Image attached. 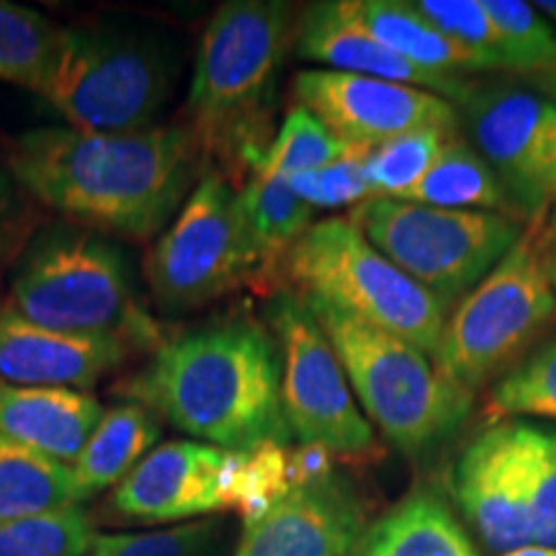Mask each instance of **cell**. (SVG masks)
Returning a JSON list of instances; mask_svg holds the SVG:
<instances>
[{
  "label": "cell",
  "instance_id": "cell-31",
  "mask_svg": "<svg viewBox=\"0 0 556 556\" xmlns=\"http://www.w3.org/2000/svg\"><path fill=\"white\" fill-rule=\"evenodd\" d=\"M495 24L505 70L546 73L556 67V29L531 3L520 0H482Z\"/></svg>",
  "mask_w": 556,
  "mask_h": 556
},
{
  "label": "cell",
  "instance_id": "cell-15",
  "mask_svg": "<svg viewBox=\"0 0 556 556\" xmlns=\"http://www.w3.org/2000/svg\"><path fill=\"white\" fill-rule=\"evenodd\" d=\"M368 523L358 486L325 464L248 520L235 556H348Z\"/></svg>",
  "mask_w": 556,
  "mask_h": 556
},
{
  "label": "cell",
  "instance_id": "cell-34",
  "mask_svg": "<svg viewBox=\"0 0 556 556\" xmlns=\"http://www.w3.org/2000/svg\"><path fill=\"white\" fill-rule=\"evenodd\" d=\"M366 155L368 150L351 148L336 163L289 178L287 184L312 208H336L351 204L358 206L374 199L371 186H368L366 178Z\"/></svg>",
  "mask_w": 556,
  "mask_h": 556
},
{
  "label": "cell",
  "instance_id": "cell-18",
  "mask_svg": "<svg viewBox=\"0 0 556 556\" xmlns=\"http://www.w3.org/2000/svg\"><path fill=\"white\" fill-rule=\"evenodd\" d=\"M294 50L302 60L319 62L332 73L364 75V78L422 88L446 101L456 99L464 103L471 93L467 78L428 73L374 39L358 21L351 18L343 0L312 3L302 11L296 21Z\"/></svg>",
  "mask_w": 556,
  "mask_h": 556
},
{
  "label": "cell",
  "instance_id": "cell-35",
  "mask_svg": "<svg viewBox=\"0 0 556 556\" xmlns=\"http://www.w3.org/2000/svg\"><path fill=\"white\" fill-rule=\"evenodd\" d=\"M413 5L456 45L482 54L495 70H505L497 29L486 16L482 0H415Z\"/></svg>",
  "mask_w": 556,
  "mask_h": 556
},
{
  "label": "cell",
  "instance_id": "cell-27",
  "mask_svg": "<svg viewBox=\"0 0 556 556\" xmlns=\"http://www.w3.org/2000/svg\"><path fill=\"white\" fill-rule=\"evenodd\" d=\"M490 422L513 417H541L556 422V338L533 348L528 356L492 384L486 394Z\"/></svg>",
  "mask_w": 556,
  "mask_h": 556
},
{
  "label": "cell",
  "instance_id": "cell-12",
  "mask_svg": "<svg viewBox=\"0 0 556 556\" xmlns=\"http://www.w3.org/2000/svg\"><path fill=\"white\" fill-rule=\"evenodd\" d=\"M258 495L253 451H222L197 441H168L150 451L114 486L111 507L139 523H189L219 510L250 518Z\"/></svg>",
  "mask_w": 556,
  "mask_h": 556
},
{
  "label": "cell",
  "instance_id": "cell-13",
  "mask_svg": "<svg viewBox=\"0 0 556 556\" xmlns=\"http://www.w3.org/2000/svg\"><path fill=\"white\" fill-rule=\"evenodd\" d=\"M464 119L518 222L533 225L556 197V103L536 90L486 86L467 96Z\"/></svg>",
  "mask_w": 556,
  "mask_h": 556
},
{
  "label": "cell",
  "instance_id": "cell-9",
  "mask_svg": "<svg viewBox=\"0 0 556 556\" xmlns=\"http://www.w3.org/2000/svg\"><path fill=\"white\" fill-rule=\"evenodd\" d=\"M351 222L402 274L451 304L462 302L523 238L520 222L402 199H368Z\"/></svg>",
  "mask_w": 556,
  "mask_h": 556
},
{
  "label": "cell",
  "instance_id": "cell-33",
  "mask_svg": "<svg viewBox=\"0 0 556 556\" xmlns=\"http://www.w3.org/2000/svg\"><path fill=\"white\" fill-rule=\"evenodd\" d=\"M219 523L189 520L142 533H96L88 556H217Z\"/></svg>",
  "mask_w": 556,
  "mask_h": 556
},
{
  "label": "cell",
  "instance_id": "cell-29",
  "mask_svg": "<svg viewBox=\"0 0 556 556\" xmlns=\"http://www.w3.org/2000/svg\"><path fill=\"white\" fill-rule=\"evenodd\" d=\"M513 422V443L531 513L533 544L556 548V430Z\"/></svg>",
  "mask_w": 556,
  "mask_h": 556
},
{
  "label": "cell",
  "instance_id": "cell-11",
  "mask_svg": "<svg viewBox=\"0 0 556 556\" xmlns=\"http://www.w3.org/2000/svg\"><path fill=\"white\" fill-rule=\"evenodd\" d=\"M258 270L238 191L219 173L199 178L148 258L150 289L173 309L212 302Z\"/></svg>",
  "mask_w": 556,
  "mask_h": 556
},
{
  "label": "cell",
  "instance_id": "cell-36",
  "mask_svg": "<svg viewBox=\"0 0 556 556\" xmlns=\"http://www.w3.org/2000/svg\"><path fill=\"white\" fill-rule=\"evenodd\" d=\"M536 242V248L544 255L556 253V197L552 199V204L544 208V214L533 222L531 232H528Z\"/></svg>",
  "mask_w": 556,
  "mask_h": 556
},
{
  "label": "cell",
  "instance_id": "cell-26",
  "mask_svg": "<svg viewBox=\"0 0 556 556\" xmlns=\"http://www.w3.org/2000/svg\"><path fill=\"white\" fill-rule=\"evenodd\" d=\"M62 29L39 11L0 0V83L39 93L58 54Z\"/></svg>",
  "mask_w": 556,
  "mask_h": 556
},
{
  "label": "cell",
  "instance_id": "cell-6",
  "mask_svg": "<svg viewBox=\"0 0 556 556\" xmlns=\"http://www.w3.org/2000/svg\"><path fill=\"white\" fill-rule=\"evenodd\" d=\"M281 270L299 294L325 299L426 356L441 343L448 304L402 274L351 219L315 222L289 250Z\"/></svg>",
  "mask_w": 556,
  "mask_h": 556
},
{
  "label": "cell",
  "instance_id": "cell-1",
  "mask_svg": "<svg viewBox=\"0 0 556 556\" xmlns=\"http://www.w3.org/2000/svg\"><path fill=\"white\" fill-rule=\"evenodd\" d=\"M201 150L189 127L122 135L73 127L31 129L13 139V178L54 212L96 229L150 238L189 199Z\"/></svg>",
  "mask_w": 556,
  "mask_h": 556
},
{
  "label": "cell",
  "instance_id": "cell-4",
  "mask_svg": "<svg viewBox=\"0 0 556 556\" xmlns=\"http://www.w3.org/2000/svg\"><path fill=\"white\" fill-rule=\"evenodd\" d=\"M5 307L39 328L116 338L131 351L163 345V332L137 304L124 255L90 229L41 232L13 274Z\"/></svg>",
  "mask_w": 556,
  "mask_h": 556
},
{
  "label": "cell",
  "instance_id": "cell-25",
  "mask_svg": "<svg viewBox=\"0 0 556 556\" xmlns=\"http://www.w3.org/2000/svg\"><path fill=\"white\" fill-rule=\"evenodd\" d=\"M238 199L248 235L261 258V270L281 268L289 250L315 225V208L283 178L253 176Z\"/></svg>",
  "mask_w": 556,
  "mask_h": 556
},
{
  "label": "cell",
  "instance_id": "cell-3",
  "mask_svg": "<svg viewBox=\"0 0 556 556\" xmlns=\"http://www.w3.org/2000/svg\"><path fill=\"white\" fill-rule=\"evenodd\" d=\"M294 37V9L281 0L219 5L201 37L186 106L201 157L255 173L270 144L278 78Z\"/></svg>",
  "mask_w": 556,
  "mask_h": 556
},
{
  "label": "cell",
  "instance_id": "cell-21",
  "mask_svg": "<svg viewBox=\"0 0 556 556\" xmlns=\"http://www.w3.org/2000/svg\"><path fill=\"white\" fill-rule=\"evenodd\" d=\"M343 5L374 39L428 73L464 78L467 73L495 70L482 54L438 31L426 16L415 11L413 0H343Z\"/></svg>",
  "mask_w": 556,
  "mask_h": 556
},
{
  "label": "cell",
  "instance_id": "cell-38",
  "mask_svg": "<svg viewBox=\"0 0 556 556\" xmlns=\"http://www.w3.org/2000/svg\"><path fill=\"white\" fill-rule=\"evenodd\" d=\"M9 201H5L3 193H0V255H3V248H5V240H9Z\"/></svg>",
  "mask_w": 556,
  "mask_h": 556
},
{
  "label": "cell",
  "instance_id": "cell-24",
  "mask_svg": "<svg viewBox=\"0 0 556 556\" xmlns=\"http://www.w3.org/2000/svg\"><path fill=\"white\" fill-rule=\"evenodd\" d=\"M80 503L73 467L0 438V523Z\"/></svg>",
  "mask_w": 556,
  "mask_h": 556
},
{
  "label": "cell",
  "instance_id": "cell-40",
  "mask_svg": "<svg viewBox=\"0 0 556 556\" xmlns=\"http://www.w3.org/2000/svg\"><path fill=\"white\" fill-rule=\"evenodd\" d=\"M531 5H533V9H536L546 21H554V24H556V0H536V3H531Z\"/></svg>",
  "mask_w": 556,
  "mask_h": 556
},
{
  "label": "cell",
  "instance_id": "cell-16",
  "mask_svg": "<svg viewBox=\"0 0 556 556\" xmlns=\"http://www.w3.org/2000/svg\"><path fill=\"white\" fill-rule=\"evenodd\" d=\"M451 497L490 552L507 554L533 544L510 420L490 422L458 454L451 471Z\"/></svg>",
  "mask_w": 556,
  "mask_h": 556
},
{
  "label": "cell",
  "instance_id": "cell-19",
  "mask_svg": "<svg viewBox=\"0 0 556 556\" xmlns=\"http://www.w3.org/2000/svg\"><path fill=\"white\" fill-rule=\"evenodd\" d=\"M106 409L93 394L60 387H16L0 381V438L75 464Z\"/></svg>",
  "mask_w": 556,
  "mask_h": 556
},
{
  "label": "cell",
  "instance_id": "cell-39",
  "mask_svg": "<svg viewBox=\"0 0 556 556\" xmlns=\"http://www.w3.org/2000/svg\"><path fill=\"white\" fill-rule=\"evenodd\" d=\"M503 556H556V548L528 544V546H523V548H516V552H507V554H503Z\"/></svg>",
  "mask_w": 556,
  "mask_h": 556
},
{
  "label": "cell",
  "instance_id": "cell-20",
  "mask_svg": "<svg viewBox=\"0 0 556 556\" xmlns=\"http://www.w3.org/2000/svg\"><path fill=\"white\" fill-rule=\"evenodd\" d=\"M348 556H479L475 541L435 490H415L366 526Z\"/></svg>",
  "mask_w": 556,
  "mask_h": 556
},
{
  "label": "cell",
  "instance_id": "cell-41",
  "mask_svg": "<svg viewBox=\"0 0 556 556\" xmlns=\"http://www.w3.org/2000/svg\"><path fill=\"white\" fill-rule=\"evenodd\" d=\"M546 274H548V281H552L554 294H556V253L546 255Z\"/></svg>",
  "mask_w": 556,
  "mask_h": 556
},
{
  "label": "cell",
  "instance_id": "cell-7",
  "mask_svg": "<svg viewBox=\"0 0 556 556\" xmlns=\"http://www.w3.org/2000/svg\"><path fill=\"white\" fill-rule=\"evenodd\" d=\"M556 317L546 255L523 232L510 253L451 312L433 364L475 394L520 364Z\"/></svg>",
  "mask_w": 556,
  "mask_h": 556
},
{
  "label": "cell",
  "instance_id": "cell-23",
  "mask_svg": "<svg viewBox=\"0 0 556 556\" xmlns=\"http://www.w3.org/2000/svg\"><path fill=\"white\" fill-rule=\"evenodd\" d=\"M400 199L426 206L464 208V212H492L518 222L516 208L507 199L495 170L471 148L469 139L458 135L448 137L426 176Z\"/></svg>",
  "mask_w": 556,
  "mask_h": 556
},
{
  "label": "cell",
  "instance_id": "cell-32",
  "mask_svg": "<svg viewBox=\"0 0 556 556\" xmlns=\"http://www.w3.org/2000/svg\"><path fill=\"white\" fill-rule=\"evenodd\" d=\"M456 129H417L368 150L366 178L374 199H400L426 176Z\"/></svg>",
  "mask_w": 556,
  "mask_h": 556
},
{
  "label": "cell",
  "instance_id": "cell-28",
  "mask_svg": "<svg viewBox=\"0 0 556 556\" xmlns=\"http://www.w3.org/2000/svg\"><path fill=\"white\" fill-rule=\"evenodd\" d=\"M348 150L351 144L340 142L315 114L294 103L253 176L289 180L336 163Z\"/></svg>",
  "mask_w": 556,
  "mask_h": 556
},
{
  "label": "cell",
  "instance_id": "cell-14",
  "mask_svg": "<svg viewBox=\"0 0 556 556\" xmlns=\"http://www.w3.org/2000/svg\"><path fill=\"white\" fill-rule=\"evenodd\" d=\"M294 103L351 148L374 150L417 129H456L454 103L430 90L364 75L304 70L291 80Z\"/></svg>",
  "mask_w": 556,
  "mask_h": 556
},
{
  "label": "cell",
  "instance_id": "cell-10",
  "mask_svg": "<svg viewBox=\"0 0 556 556\" xmlns=\"http://www.w3.org/2000/svg\"><path fill=\"white\" fill-rule=\"evenodd\" d=\"M281 356V407L291 438L330 458H358L374 451V428L361 413L323 325L304 296L281 289L266 309Z\"/></svg>",
  "mask_w": 556,
  "mask_h": 556
},
{
  "label": "cell",
  "instance_id": "cell-2",
  "mask_svg": "<svg viewBox=\"0 0 556 556\" xmlns=\"http://www.w3.org/2000/svg\"><path fill=\"white\" fill-rule=\"evenodd\" d=\"M124 394L222 451L291 441L276 338L253 317H227L163 340Z\"/></svg>",
  "mask_w": 556,
  "mask_h": 556
},
{
  "label": "cell",
  "instance_id": "cell-37",
  "mask_svg": "<svg viewBox=\"0 0 556 556\" xmlns=\"http://www.w3.org/2000/svg\"><path fill=\"white\" fill-rule=\"evenodd\" d=\"M531 78H533V86L539 88V93L546 96L548 101L556 103V67L546 70V73L531 75Z\"/></svg>",
  "mask_w": 556,
  "mask_h": 556
},
{
  "label": "cell",
  "instance_id": "cell-8",
  "mask_svg": "<svg viewBox=\"0 0 556 556\" xmlns=\"http://www.w3.org/2000/svg\"><path fill=\"white\" fill-rule=\"evenodd\" d=\"M173 88V65L155 41L111 29H62L41 99L73 129L122 135L152 127Z\"/></svg>",
  "mask_w": 556,
  "mask_h": 556
},
{
  "label": "cell",
  "instance_id": "cell-22",
  "mask_svg": "<svg viewBox=\"0 0 556 556\" xmlns=\"http://www.w3.org/2000/svg\"><path fill=\"white\" fill-rule=\"evenodd\" d=\"M160 417L139 402H119L103 413L90 433L86 448L73 464L80 500L101 495L109 486L122 484L137 464L155 448Z\"/></svg>",
  "mask_w": 556,
  "mask_h": 556
},
{
  "label": "cell",
  "instance_id": "cell-5",
  "mask_svg": "<svg viewBox=\"0 0 556 556\" xmlns=\"http://www.w3.org/2000/svg\"><path fill=\"white\" fill-rule=\"evenodd\" d=\"M304 302L336 348L361 413L400 454L426 456L469 420L475 394L443 377L426 353L325 299Z\"/></svg>",
  "mask_w": 556,
  "mask_h": 556
},
{
  "label": "cell",
  "instance_id": "cell-30",
  "mask_svg": "<svg viewBox=\"0 0 556 556\" xmlns=\"http://www.w3.org/2000/svg\"><path fill=\"white\" fill-rule=\"evenodd\" d=\"M93 518L83 505L0 523V556H88Z\"/></svg>",
  "mask_w": 556,
  "mask_h": 556
},
{
  "label": "cell",
  "instance_id": "cell-17",
  "mask_svg": "<svg viewBox=\"0 0 556 556\" xmlns=\"http://www.w3.org/2000/svg\"><path fill=\"white\" fill-rule=\"evenodd\" d=\"M116 338L70 336L39 328L0 307V381L16 387L90 389L129 358Z\"/></svg>",
  "mask_w": 556,
  "mask_h": 556
}]
</instances>
